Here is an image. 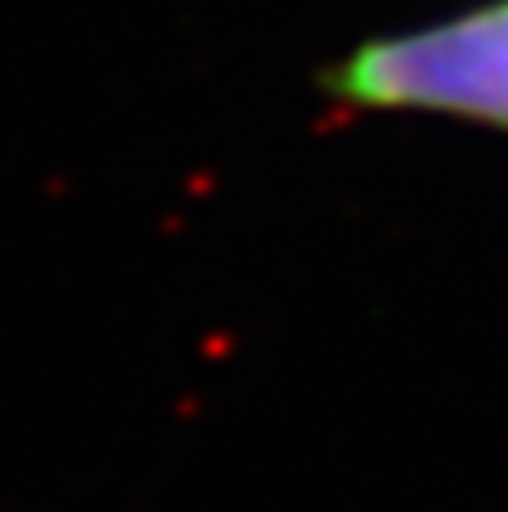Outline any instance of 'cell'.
<instances>
[{
    "label": "cell",
    "instance_id": "obj_1",
    "mask_svg": "<svg viewBox=\"0 0 508 512\" xmlns=\"http://www.w3.org/2000/svg\"><path fill=\"white\" fill-rule=\"evenodd\" d=\"M347 113H414L508 135V0L351 45L315 77Z\"/></svg>",
    "mask_w": 508,
    "mask_h": 512
}]
</instances>
